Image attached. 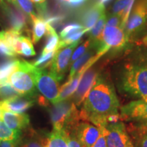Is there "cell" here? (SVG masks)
<instances>
[{
    "label": "cell",
    "instance_id": "17",
    "mask_svg": "<svg viewBox=\"0 0 147 147\" xmlns=\"http://www.w3.org/2000/svg\"><path fill=\"white\" fill-rule=\"evenodd\" d=\"M105 12V5L97 1L88 9L82 16V26L88 32L94 27L103 13Z\"/></svg>",
    "mask_w": 147,
    "mask_h": 147
},
{
    "label": "cell",
    "instance_id": "37",
    "mask_svg": "<svg viewBox=\"0 0 147 147\" xmlns=\"http://www.w3.org/2000/svg\"><path fill=\"white\" fill-rule=\"evenodd\" d=\"M68 144L69 147H82L80 142L78 141V140L77 139L76 136H75L74 131L69 134Z\"/></svg>",
    "mask_w": 147,
    "mask_h": 147
},
{
    "label": "cell",
    "instance_id": "44",
    "mask_svg": "<svg viewBox=\"0 0 147 147\" xmlns=\"http://www.w3.org/2000/svg\"><path fill=\"white\" fill-rule=\"evenodd\" d=\"M110 1V0H100V1H99V2L102 3L104 5H105V3L108 2V1Z\"/></svg>",
    "mask_w": 147,
    "mask_h": 147
},
{
    "label": "cell",
    "instance_id": "45",
    "mask_svg": "<svg viewBox=\"0 0 147 147\" xmlns=\"http://www.w3.org/2000/svg\"><path fill=\"white\" fill-rule=\"evenodd\" d=\"M60 1H61V2H63V3H65V4H66V3L68 2L69 0H60Z\"/></svg>",
    "mask_w": 147,
    "mask_h": 147
},
{
    "label": "cell",
    "instance_id": "21",
    "mask_svg": "<svg viewBox=\"0 0 147 147\" xmlns=\"http://www.w3.org/2000/svg\"><path fill=\"white\" fill-rule=\"evenodd\" d=\"M45 35L47 37V40H46V44L42 54H46V53L52 52V51H57L59 45L60 38L57 34V32H55V29L52 27V25L48 22L47 25V32Z\"/></svg>",
    "mask_w": 147,
    "mask_h": 147
},
{
    "label": "cell",
    "instance_id": "14",
    "mask_svg": "<svg viewBox=\"0 0 147 147\" xmlns=\"http://www.w3.org/2000/svg\"><path fill=\"white\" fill-rule=\"evenodd\" d=\"M34 97L20 96L0 101V110L15 113H23L34 105Z\"/></svg>",
    "mask_w": 147,
    "mask_h": 147
},
{
    "label": "cell",
    "instance_id": "5",
    "mask_svg": "<svg viewBox=\"0 0 147 147\" xmlns=\"http://www.w3.org/2000/svg\"><path fill=\"white\" fill-rule=\"evenodd\" d=\"M36 86L40 93L53 104H55L59 95V80L50 71L36 67L34 73Z\"/></svg>",
    "mask_w": 147,
    "mask_h": 147
},
{
    "label": "cell",
    "instance_id": "13",
    "mask_svg": "<svg viewBox=\"0 0 147 147\" xmlns=\"http://www.w3.org/2000/svg\"><path fill=\"white\" fill-rule=\"evenodd\" d=\"M1 8L5 16L8 18L12 29L14 30L21 33L26 30L27 25V17L23 12H22L20 8L16 5H10L7 4L4 1L0 3Z\"/></svg>",
    "mask_w": 147,
    "mask_h": 147
},
{
    "label": "cell",
    "instance_id": "47",
    "mask_svg": "<svg viewBox=\"0 0 147 147\" xmlns=\"http://www.w3.org/2000/svg\"><path fill=\"white\" fill-rule=\"evenodd\" d=\"M2 1H3V0H0V3L2 2Z\"/></svg>",
    "mask_w": 147,
    "mask_h": 147
},
{
    "label": "cell",
    "instance_id": "34",
    "mask_svg": "<svg viewBox=\"0 0 147 147\" xmlns=\"http://www.w3.org/2000/svg\"><path fill=\"white\" fill-rule=\"evenodd\" d=\"M85 29L82 26V25H80L78 23H70L65 25L63 29L60 32V39H63L68 35L77 32V31L81 30V29Z\"/></svg>",
    "mask_w": 147,
    "mask_h": 147
},
{
    "label": "cell",
    "instance_id": "20",
    "mask_svg": "<svg viewBox=\"0 0 147 147\" xmlns=\"http://www.w3.org/2000/svg\"><path fill=\"white\" fill-rule=\"evenodd\" d=\"M136 147H147V127L142 123H137L128 128Z\"/></svg>",
    "mask_w": 147,
    "mask_h": 147
},
{
    "label": "cell",
    "instance_id": "26",
    "mask_svg": "<svg viewBox=\"0 0 147 147\" xmlns=\"http://www.w3.org/2000/svg\"><path fill=\"white\" fill-rule=\"evenodd\" d=\"M33 23L32 42L38 43L47 32V22L42 16H37L32 20Z\"/></svg>",
    "mask_w": 147,
    "mask_h": 147
},
{
    "label": "cell",
    "instance_id": "36",
    "mask_svg": "<svg viewBox=\"0 0 147 147\" xmlns=\"http://www.w3.org/2000/svg\"><path fill=\"white\" fill-rule=\"evenodd\" d=\"M99 128L100 129V135L99 136L98 139L97 140L96 142L94 143V144L91 147H107L105 134H104L103 128L102 127H99Z\"/></svg>",
    "mask_w": 147,
    "mask_h": 147
},
{
    "label": "cell",
    "instance_id": "19",
    "mask_svg": "<svg viewBox=\"0 0 147 147\" xmlns=\"http://www.w3.org/2000/svg\"><path fill=\"white\" fill-rule=\"evenodd\" d=\"M98 53L99 51L97 47L91 44V47L88 49L87 52L84 53L83 55H82L80 58L78 59L76 61L74 62L71 65L68 79L72 78L82 67H83L84 65H87Z\"/></svg>",
    "mask_w": 147,
    "mask_h": 147
},
{
    "label": "cell",
    "instance_id": "29",
    "mask_svg": "<svg viewBox=\"0 0 147 147\" xmlns=\"http://www.w3.org/2000/svg\"><path fill=\"white\" fill-rule=\"evenodd\" d=\"M56 51H52V52L46 53V54H41L39 57L33 62L32 64L38 68L44 69L49 67L52 63Z\"/></svg>",
    "mask_w": 147,
    "mask_h": 147
},
{
    "label": "cell",
    "instance_id": "22",
    "mask_svg": "<svg viewBox=\"0 0 147 147\" xmlns=\"http://www.w3.org/2000/svg\"><path fill=\"white\" fill-rule=\"evenodd\" d=\"M69 133L63 130L53 131L47 136V147H69Z\"/></svg>",
    "mask_w": 147,
    "mask_h": 147
},
{
    "label": "cell",
    "instance_id": "15",
    "mask_svg": "<svg viewBox=\"0 0 147 147\" xmlns=\"http://www.w3.org/2000/svg\"><path fill=\"white\" fill-rule=\"evenodd\" d=\"M0 119L12 129L21 131L29 125V115L27 114L15 113L0 110Z\"/></svg>",
    "mask_w": 147,
    "mask_h": 147
},
{
    "label": "cell",
    "instance_id": "10",
    "mask_svg": "<svg viewBox=\"0 0 147 147\" xmlns=\"http://www.w3.org/2000/svg\"><path fill=\"white\" fill-rule=\"evenodd\" d=\"M120 119L138 123H147V99H139L120 108Z\"/></svg>",
    "mask_w": 147,
    "mask_h": 147
},
{
    "label": "cell",
    "instance_id": "28",
    "mask_svg": "<svg viewBox=\"0 0 147 147\" xmlns=\"http://www.w3.org/2000/svg\"><path fill=\"white\" fill-rule=\"evenodd\" d=\"M20 95L9 82L0 84V101L7 100Z\"/></svg>",
    "mask_w": 147,
    "mask_h": 147
},
{
    "label": "cell",
    "instance_id": "7",
    "mask_svg": "<svg viewBox=\"0 0 147 147\" xmlns=\"http://www.w3.org/2000/svg\"><path fill=\"white\" fill-rule=\"evenodd\" d=\"M101 127L105 134L107 147H136L125 125L121 121Z\"/></svg>",
    "mask_w": 147,
    "mask_h": 147
},
{
    "label": "cell",
    "instance_id": "6",
    "mask_svg": "<svg viewBox=\"0 0 147 147\" xmlns=\"http://www.w3.org/2000/svg\"><path fill=\"white\" fill-rule=\"evenodd\" d=\"M130 43L124 29L121 27H105L101 37L99 51L106 53L109 50L121 51L127 47Z\"/></svg>",
    "mask_w": 147,
    "mask_h": 147
},
{
    "label": "cell",
    "instance_id": "41",
    "mask_svg": "<svg viewBox=\"0 0 147 147\" xmlns=\"http://www.w3.org/2000/svg\"><path fill=\"white\" fill-rule=\"evenodd\" d=\"M38 102L40 105L42 106H48L49 105V101H48L45 97L40 96L38 98Z\"/></svg>",
    "mask_w": 147,
    "mask_h": 147
},
{
    "label": "cell",
    "instance_id": "8",
    "mask_svg": "<svg viewBox=\"0 0 147 147\" xmlns=\"http://www.w3.org/2000/svg\"><path fill=\"white\" fill-rule=\"evenodd\" d=\"M147 24L146 0H140L130 12L124 27V31L129 42L140 34Z\"/></svg>",
    "mask_w": 147,
    "mask_h": 147
},
{
    "label": "cell",
    "instance_id": "25",
    "mask_svg": "<svg viewBox=\"0 0 147 147\" xmlns=\"http://www.w3.org/2000/svg\"><path fill=\"white\" fill-rule=\"evenodd\" d=\"M47 136H42L36 131H31L27 137L21 138L18 147H47Z\"/></svg>",
    "mask_w": 147,
    "mask_h": 147
},
{
    "label": "cell",
    "instance_id": "27",
    "mask_svg": "<svg viewBox=\"0 0 147 147\" xmlns=\"http://www.w3.org/2000/svg\"><path fill=\"white\" fill-rule=\"evenodd\" d=\"M22 131L9 128L2 121L0 120V140H19Z\"/></svg>",
    "mask_w": 147,
    "mask_h": 147
},
{
    "label": "cell",
    "instance_id": "38",
    "mask_svg": "<svg viewBox=\"0 0 147 147\" xmlns=\"http://www.w3.org/2000/svg\"><path fill=\"white\" fill-rule=\"evenodd\" d=\"M37 5V8L40 12L43 13L47 10V0H31Z\"/></svg>",
    "mask_w": 147,
    "mask_h": 147
},
{
    "label": "cell",
    "instance_id": "11",
    "mask_svg": "<svg viewBox=\"0 0 147 147\" xmlns=\"http://www.w3.org/2000/svg\"><path fill=\"white\" fill-rule=\"evenodd\" d=\"M98 76V71L91 67L83 74L76 91L70 99L75 105L80 106L83 103Z\"/></svg>",
    "mask_w": 147,
    "mask_h": 147
},
{
    "label": "cell",
    "instance_id": "43",
    "mask_svg": "<svg viewBox=\"0 0 147 147\" xmlns=\"http://www.w3.org/2000/svg\"><path fill=\"white\" fill-rule=\"evenodd\" d=\"M142 42H143V44L146 46V47H147V34L144 37V38H143Z\"/></svg>",
    "mask_w": 147,
    "mask_h": 147
},
{
    "label": "cell",
    "instance_id": "4",
    "mask_svg": "<svg viewBox=\"0 0 147 147\" xmlns=\"http://www.w3.org/2000/svg\"><path fill=\"white\" fill-rule=\"evenodd\" d=\"M36 69L32 63L20 60L17 69L9 77V83L22 96L34 97L36 94Z\"/></svg>",
    "mask_w": 147,
    "mask_h": 147
},
{
    "label": "cell",
    "instance_id": "30",
    "mask_svg": "<svg viewBox=\"0 0 147 147\" xmlns=\"http://www.w3.org/2000/svg\"><path fill=\"white\" fill-rule=\"evenodd\" d=\"M21 41V55L25 57H32L36 55V51L33 46L32 40L30 38L22 36Z\"/></svg>",
    "mask_w": 147,
    "mask_h": 147
},
{
    "label": "cell",
    "instance_id": "48",
    "mask_svg": "<svg viewBox=\"0 0 147 147\" xmlns=\"http://www.w3.org/2000/svg\"><path fill=\"white\" fill-rule=\"evenodd\" d=\"M146 8H147V0H146Z\"/></svg>",
    "mask_w": 147,
    "mask_h": 147
},
{
    "label": "cell",
    "instance_id": "16",
    "mask_svg": "<svg viewBox=\"0 0 147 147\" xmlns=\"http://www.w3.org/2000/svg\"><path fill=\"white\" fill-rule=\"evenodd\" d=\"M89 68H88L86 66H84L72 78L67 80V81L60 88L59 95L56 103L67 100L69 97L72 96L74 93H75V91H76L77 88H78L79 82H80V80L82 78V75Z\"/></svg>",
    "mask_w": 147,
    "mask_h": 147
},
{
    "label": "cell",
    "instance_id": "46",
    "mask_svg": "<svg viewBox=\"0 0 147 147\" xmlns=\"http://www.w3.org/2000/svg\"><path fill=\"white\" fill-rule=\"evenodd\" d=\"M142 124H143V125H144L146 127H147V123H142Z\"/></svg>",
    "mask_w": 147,
    "mask_h": 147
},
{
    "label": "cell",
    "instance_id": "3",
    "mask_svg": "<svg viewBox=\"0 0 147 147\" xmlns=\"http://www.w3.org/2000/svg\"><path fill=\"white\" fill-rule=\"evenodd\" d=\"M53 130H63L67 133L74 131L79 124L80 111L74 103L69 99L53 104L49 109Z\"/></svg>",
    "mask_w": 147,
    "mask_h": 147
},
{
    "label": "cell",
    "instance_id": "9",
    "mask_svg": "<svg viewBox=\"0 0 147 147\" xmlns=\"http://www.w3.org/2000/svg\"><path fill=\"white\" fill-rule=\"evenodd\" d=\"M78 42H76L67 47L59 49L55 53L52 63L50 65V71L58 79L59 81L63 80L65 73L70 65L71 55L74 49L79 45Z\"/></svg>",
    "mask_w": 147,
    "mask_h": 147
},
{
    "label": "cell",
    "instance_id": "23",
    "mask_svg": "<svg viewBox=\"0 0 147 147\" xmlns=\"http://www.w3.org/2000/svg\"><path fill=\"white\" fill-rule=\"evenodd\" d=\"M19 61L15 58H10L0 63V84L8 82L9 77L17 69Z\"/></svg>",
    "mask_w": 147,
    "mask_h": 147
},
{
    "label": "cell",
    "instance_id": "2",
    "mask_svg": "<svg viewBox=\"0 0 147 147\" xmlns=\"http://www.w3.org/2000/svg\"><path fill=\"white\" fill-rule=\"evenodd\" d=\"M120 86L125 93L139 99H147V51L140 49L123 64Z\"/></svg>",
    "mask_w": 147,
    "mask_h": 147
},
{
    "label": "cell",
    "instance_id": "31",
    "mask_svg": "<svg viewBox=\"0 0 147 147\" xmlns=\"http://www.w3.org/2000/svg\"><path fill=\"white\" fill-rule=\"evenodd\" d=\"M16 1L20 9H22V10L30 17L31 20L38 16L35 12L34 5L31 0H16Z\"/></svg>",
    "mask_w": 147,
    "mask_h": 147
},
{
    "label": "cell",
    "instance_id": "1",
    "mask_svg": "<svg viewBox=\"0 0 147 147\" xmlns=\"http://www.w3.org/2000/svg\"><path fill=\"white\" fill-rule=\"evenodd\" d=\"M119 110L120 102L113 84L107 78L99 76L82 103L80 119L99 127L119 121Z\"/></svg>",
    "mask_w": 147,
    "mask_h": 147
},
{
    "label": "cell",
    "instance_id": "35",
    "mask_svg": "<svg viewBox=\"0 0 147 147\" xmlns=\"http://www.w3.org/2000/svg\"><path fill=\"white\" fill-rule=\"evenodd\" d=\"M106 26L121 27L123 28L122 19L120 16L111 13L108 16V17H107V22H106Z\"/></svg>",
    "mask_w": 147,
    "mask_h": 147
},
{
    "label": "cell",
    "instance_id": "32",
    "mask_svg": "<svg viewBox=\"0 0 147 147\" xmlns=\"http://www.w3.org/2000/svg\"><path fill=\"white\" fill-rule=\"evenodd\" d=\"M91 45V40L89 39L87 40L82 43L81 45L79 46L78 47H77L76 50H75L73 52V54L71 55V60H70V65H71L74 62L76 61L82 55H83L88 51V49H89Z\"/></svg>",
    "mask_w": 147,
    "mask_h": 147
},
{
    "label": "cell",
    "instance_id": "40",
    "mask_svg": "<svg viewBox=\"0 0 147 147\" xmlns=\"http://www.w3.org/2000/svg\"><path fill=\"white\" fill-rule=\"evenodd\" d=\"M87 0H69L68 2L66 3V5H68L70 8H78L81 6Z\"/></svg>",
    "mask_w": 147,
    "mask_h": 147
},
{
    "label": "cell",
    "instance_id": "24",
    "mask_svg": "<svg viewBox=\"0 0 147 147\" xmlns=\"http://www.w3.org/2000/svg\"><path fill=\"white\" fill-rule=\"evenodd\" d=\"M106 22H107V16L106 12L103 13L98 21L95 23L94 27L89 31V38L91 40L92 45H95V47H98L100 45L101 37H102V33L105 29Z\"/></svg>",
    "mask_w": 147,
    "mask_h": 147
},
{
    "label": "cell",
    "instance_id": "42",
    "mask_svg": "<svg viewBox=\"0 0 147 147\" xmlns=\"http://www.w3.org/2000/svg\"><path fill=\"white\" fill-rule=\"evenodd\" d=\"M7 1H8V2H10L11 3H12V4L16 5V6H18V4H17V1H16V0H7ZM19 8V7H18Z\"/></svg>",
    "mask_w": 147,
    "mask_h": 147
},
{
    "label": "cell",
    "instance_id": "18",
    "mask_svg": "<svg viewBox=\"0 0 147 147\" xmlns=\"http://www.w3.org/2000/svg\"><path fill=\"white\" fill-rule=\"evenodd\" d=\"M135 0H116L112 8V14L120 16L124 29Z\"/></svg>",
    "mask_w": 147,
    "mask_h": 147
},
{
    "label": "cell",
    "instance_id": "12",
    "mask_svg": "<svg viewBox=\"0 0 147 147\" xmlns=\"http://www.w3.org/2000/svg\"><path fill=\"white\" fill-rule=\"evenodd\" d=\"M74 133L82 147H91L100 136V129L93 124L84 121L79 123Z\"/></svg>",
    "mask_w": 147,
    "mask_h": 147
},
{
    "label": "cell",
    "instance_id": "39",
    "mask_svg": "<svg viewBox=\"0 0 147 147\" xmlns=\"http://www.w3.org/2000/svg\"><path fill=\"white\" fill-rule=\"evenodd\" d=\"M20 140H0V147H18Z\"/></svg>",
    "mask_w": 147,
    "mask_h": 147
},
{
    "label": "cell",
    "instance_id": "33",
    "mask_svg": "<svg viewBox=\"0 0 147 147\" xmlns=\"http://www.w3.org/2000/svg\"><path fill=\"white\" fill-rule=\"evenodd\" d=\"M16 53L6 42L0 39V57L10 59L15 57Z\"/></svg>",
    "mask_w": 147,
    "mask_h": 147
}]
</instances>
